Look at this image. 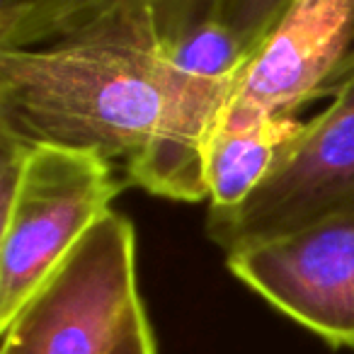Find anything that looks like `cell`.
<instances>
[{
  "label": "cell",
  "mask_w": 354,
  "mask_h": 354,
  "mask_svg": "<svg viewBox=\"0 0 354 354\" xmlns=\"http://www.w3.org/2000/svg\"><path fill=\"white\" fill-rule=\"evenodd\" d=\"M354 41V0H294L248 54L216 127L296 117L330 93Z\"/></svg>",
  "instance_id": "8992f818"
},
{
  "label": "cell",
  "mask_w": 354,
  "mask_h": 354,
  "mask_svg": "<svg viewBox=\"0 0 354 354\" xmlns=\"http://www.w3.org/2000/svg\"><path fill=\"white\" fill-rule=\"evenodd\" d=\"M299 117H265L243 127H214L207 146L209 214L223 218L241 209L304 131Z\"/></svg>",
  "instance_id": "9c48e42d"
},
{
  "label": "cell",
  "mask_w": 354,
  "mask_h": 354,
  "mask_svg": "<svg viewBox=\"0 0 354 354\" xmlns=\"http://www.w3.org/2000/svg\"><path fill=\"white\" fill-rule=\"evenodd\" d=\"M141 304L136 228L112 209L0 328V354H112Z\"/></svg>",
  "instance_id": "3957f363"
},
{
  "label": "cell",
  "mask_w": 354,
  "mask_h": 354,
  "mask_svg": "<svg viewBox=\"0 0 354 354\" xmlns=\"http://www.w3.org/2000/svg\"><path fill=\"white\" fill-rule=\"evenodd\" d=\"M127 183L90 151L35 146L12 204L0 212V328L37 294Z\"/></svg>",
  "instance_id": "7a4b0ae2"
},
{
  "label": "cell",
  "mask_w": 354,
  "mask_h": 354,
  "mask_svg": "<svg viewBox=\"0 0 354 354\" xmlns=\"http://www.w3.org/2000/svg\"><path fill=\"white\" fill-rule=\"evenodd\" d=\"M236 73L187 64L167 51L162 114L146 148L124 167L127 185L170 202L209 199L204 160L214 127L231 95Z\"/></svg>",
  "instance_id": "52a82bcc"
},
{
  "label": "cell",
  "mask_w": 354,
  "mask_h": 354,
  "mask_svg": "<svg viewBox=\"0 0 354 354\" xmlns=\"http://www.w3.org/2000/svg\"><path fill=\"white\" fill-rule=\"evenodd\" d=\"M167 49L138 30H95L0 49V129L32 146L90 151L124 167L162 114Z\"/></svg>",
  "instance_id": "6da1fadb"
},
{
  "label": "cell",
  "mask_w": 354,
  "mask_h": 354,
  "mask_svg": "<svg viewBox=\"0 0 354 354\" xmlns=\"http://www.w3.org/2000/svg\"><path fill=\"white\" fill-rule=\"evenodd\" d=\"M226 270L333 349H354V212L226 255Z\"/></svg>",
  "instance_id": "5b68a950"
},
{
  "label": "cell",
  "mask_w": 354,
  "mask_h": 354,
  "mask_svg": "<svg viewBox=\"0 0 354 354\" xmlns=\"http://www.w3.org/2000/svg\"><path fill=\"white\" fill-rule=\"evenodd\" d=\"M112 354H158V339L143 304L133 310L131 320L127 323Z\"/></svg>",
  "instance_id": "8fae6325"
},
{
  "label": "cell",
  "mask_w": 354,
  "mask_h": 354,
  "mask_svg": "<svg viewBox=\"0 0 354 354\" xmlns=\"http://www.w3.org/2000/svg\"><path fill=\"white\" fill-rule=\"evenodd\" d=\"M221 0H0V49H30L95 30H138L165 49L214 20Z\"/></svg>",
  "instance_id": "ba28073f"
},
{
  "label": "cell",
  "mask_w": 354,
  "mask_h": 354,
  "mask_svg": "<svg viewBox=\"0 0 354 354\" xmlns=\"http://www.w3.org/2000/svg\"><path fill=\"white\" fill-rule=\"evenodd\" d=\"M291 3L294 0H221L216 20L252 51Z\"/></svg>",
  "instance_id": "30bf717a"
},
{
  "label": "cell",
  "mask_w": 354,
  "mask_h": 354,
  "mask_svg": "<svg viewBox=\"0 0 354 354\" xmlns=\"http://www.w3.org/2000/svg\"><path fill=\"white\" fill-rule=\"evenodd\" d=\"M330 93L328 107L304 124L248 202L223 218H207L209 241L223 255L354 212V51Z\"/></svg>",
  "instance_id": "277c9868"
}]
</instances>
